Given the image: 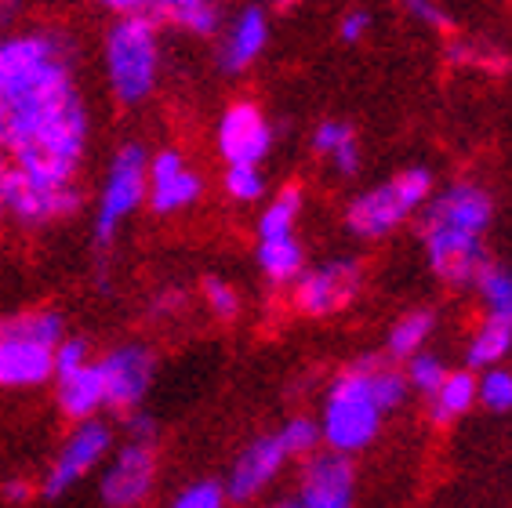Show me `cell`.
Wrapping results in <instances>:
<instances>
[{
	"label": "cell",
	"instance_id": "cell-15",
	"mask_svg": "<svg viewBox=\"0 0 512 508\" xmlns=\"http://www.w3.org/2000/svg\"><path fill=\"white\" fill-rule=\"evenodd\" d=\"M200 175L182 160L178 149H160L157 157L149 160V186L146 200L153 204L157 215H175V211H186L200 200Z\"/></svg>",
	"mask_w": 512,
	"mask_h": 508
},
{
	"label": "cell",
	"instance_id": "cell-18",
	"mask_svg": "<svg viewBox=\"0 0 512 508\" xmlns=\"http://www.w3.org/2000/svg\"><path fill=\"white\" fill-rule=\"evenodd\" d=\"M266 40H269L266 11L244 8L237 15V22L229 26V37H226V44H222V66H226L229 73L247 69L262 51H266Z\"/></svg>",
	"mask_w": 512,
	"mask_h": 508
},
{
	"label": "cell",
	"instance_id": "cell-34",
	"mask_svg": "<svg viewBox=\"0 0 512 508\" xmlns=\"http://www.w3.org/2000/svg\"><path fill=\"white\" fill-rule=\"evenodd\" d=\"M80 363H88V345L80 342V338H66L62 334V342L55 345V374L77 371Z\"/></svg>",
	"mask_w": 512,
	"mask_h": 508
},
{
	"label": "cell",
	"instance_id": "cell-39",
	"mask_svg": "<svg viewBox=\"0 0 512 508\" xmlns=\"http://www.w3.org/2000/svg\"><path fill=\"white\" fill-rule=\"evenodd\" d=\"M102 8L117 11V15H128V11H149L153 0H99Z\"/></svg>",
	"mask_w": 512,
	"mask_h": 508
},
{
	"label": "cell",
	"instance_id": "cell-20",
	"mask_svg": "<svg viewBox=\"0 0 512 508\" xmlns=\"http://www.w3.org/2000/svg\"><path fill=\"white\" fill-rule=\"evenodd\" d=\"M149 15L175 22V26L197 33V37H211L218 30V0H153Z\"/></svg>",
	"mask_w": 512,
	"mask_h": 508
},
{
	"label": "cell",
	"instance_id": "cell-16",
	"mask_svg": "<svg viewBox=\"0 0 512 508\" xmlns=\"http://www.w3.org/2000/svg\"><path fill=\"white\" fill-rule=\"evenodd\" d=\"M287 461V450L280 443V436H258L255 443H247V450L233 461V472H229V487L226 498L233 501H251L258 498L262 490L280 476Z\"/></svg>",
	"mask_w": 512,
	"mask_h": 508
},
{
	"label": "cell",
	"instance_id": "cell-29",
	"mask_svg": "<svg viewBox=\"0 0 512 508\" xmlns=\"http://www.w3.org/2000/svg\"><path fill=\"white\" fill-rule=\"evenodd\" d=\"M276 436L284 443L287 458H298V454H313V447L320 443V425H313L309 418H291Z\"/></svg>",
	"mask_w": 512,
	"mask_h": 508
},
{
	"label": "cell",
	"instance_id": "cell-7",
	"mask_svg": "<svg viewBox=\"0 0 512 508\" xmlns=\"http://www.w3.org/2000/svg\"><path fill=\"white\" fill-rule=\"evenodd\" d=\"M146 186H149V157L146 149L131 142V146H120L113 164L106 171V182H102V196H99V211H95V244L109 247L117 240L120 225L128 222L138 211V204L146 200Z\"/></svg>",
	"mask_w": 512,
	"mask_h": 508
},
{
	"label": "cell",
	"instance_id": "cell-9",
	"mask_svg": "<svg viewBox=\"0 0 512 508\" xmlns=\"http://www.w3.org/2000/svg\"><path fill=\"white\" fill-rule=\"evenodd\" d=\"M109 443H113V436H109V429L102 421L95 418L77 421V429L66 436V443H62L55 461H51L48 476H44V498H62L77 483H84L106 461Z\"/></svg>",
	"mask_w": 512,
	"mask_h": 508
},
{
	"label": "cell",
	"instance_id": "cell-13",
	"mask_svg": "<svg viewBox=\"0 0 512 508\" xmlns=\"http://www.w3.org/2000/svg\"><path fill=\"white\" fill-rule=\"evenodd\" d=\"M273 146V127L251 102L229 106L218 120V153L226 164H262Z\"/></svg>",
	"mask_w": 512,
	"mask_h": 508
},
{
	"label": "cell",
	"instance_id": "cell-27",
	"mask_svg": "<svg viewBox=\"0 0 512 508\" xmlns=\"http://www.w3.org/2000/svg\"><path fill=\"white\" fill-rule=\"evenodd\" d=\"M226 193L240 204H251L266 193V178L258 171V164H229L226 171Z\"/></svg>",
	"mask_w": 512,
	"mask_h": 508
},
{
	"label": "cell",
	"instance_id": "cell-3",
	"mask_svg": "<svg viewBox=\"0 0 512 508\" xmlns=\"http://www.w3.org/2000/svg\"><path fill=\"white\" fill-rule=\"evenodd\" d=\"M404 389L407 381L378 360L353 363L327 392L320 440H327V447L342 454L364 450L382 429V414L404 400Z\"/></svg>",
	"mask_w": 512,
	"mask_h": 508
},
{
	"label": "cell",
	"instance_id": "cell-17",
	"mask_svg": "<svg viewBox=\"0 0 512 508\" xmlns=\"http://www.w3.org/2000/svg\"><path fill=\"white\" fill-rule=\"evenodd\" d=\"M59 378V411L69 421L95 418L99 407H106V392H102L99 363H80L77 371L55 374Z\"/></svg>",
	"mask_w": 512,
	"mask_h": 508
},
{
	"label": "cell",
	"instance_id": "cell-4",
	"mask_svg": "<svg viewBox=\"0 0 512 508\" xmlns=\"http://www.w3.org/2000/svg\"><path fill=\"white\" fill-rule=\"evenodd\" d=\"M160 77L157 19L149 11H128L106 37V80L124 106L146 102Z\"/></svg>",
	"mask_w": 512,
	"mask_h": 508
},
{
	"label": "cell",
	"instance_id": "cell-31",
	"mask_svg": "<svg viewBox=\"0 0 512 508\" xmlns=\"http://www.w3.org/2000/svg\"><path fill=\"white\" fill-rule=\"evenodd\" d=\"M204 302L218 320H237L240 313V294L226 280H218V276H207L204 280Z\"/></svg>",
	"mask_w": 512,
	"mask_h": 508
},
{
	"label": "cell",
	"instance_id": "cell-24",
	"mask_svg": "<svg viewBox=\"0 0 512 508\" xmlns=\"http://www.w3.org/2000/svg\"><path fill=\"white\" fill-rule=\"evenodd\" d=\"M298 211H302V189L287 186L269 200V207L258 218V236H284L295 233Z\"/></svg>",
	"mask_w": 512,
	"mask_h": 508
},
{
	"label": "cell",
	"instance_id": "cell-41",
	"mask_svg": "<svg viewBox=\"0 0 512 508\" xmlns=\"http://www.w3.org/2000/svg\"><path fill=\"white\" fill-rule=\"evenodd\" d=\"M15 11H19V0H0V30L15 19Z\"/></svg>",
	"mask_w": 512,
	"mask_h": 508
},
{
	"label": "cell",
	"instance_id": "cell-1",
	"mask_svg": "<svg viewBox=\"0 0 512 508\" xmlns=\"http://www.w3.org/2000/svg\"><path fill=\"white\" fill-rule=\"evenodd\" d=\"M0 146L11 167L73 178L88 149V106L80 98L66 40L15 33L0 40Z\"/></svg>",
	"mask_w": 512,
	"mask_h": 508
},
{
	"label": "cell",
	"instance_id": "cell-26",
	"mask_svg": "<svg viewBox=\"0 0 512 508\" xmlns=\"http://www.w3.org/2000/svg\"><path fill=\"white\" fill-rule=\"evenodd\" d=\"M429 331H433V313H407L389 334V356H396V360L414 356L425 345Z\"/></svg>",
	"mask_w": 512,
	"mask_h": 508
},
{
	"label": "cell",
	"instance_id": "cell-36",
	"mask_svg": "<svg viewBox=\"0 0 512 508\" xmlns=\"http://www.w3.org/2000/svg\"><path fill=\"white\" fill-rule=\"evenodd\" d=\"M411 8H414V15H418V19L429 22V26H436V30H451V19H447L436 4H429V0H411Z\"/></svg>",
	"mask_w": 512,
	"mask_h": 508
},
{
	"label": "cell",
	"instance_id": "cell-6",
	"mask_svg": "<svg viewBox=\"0 0 512 508\" xmlns=\"http://www.w3.org/2000/svg\"><path fill=\"white\" fill-rule=\"evenodd\" d=\"M429 189H433V175L425 167H411L404 175H396L393 182L356 196L353 204H349L345 222H349V229L356 236L378 240V236L393 233L400 222H407L429 200Z\"/></svg>",
	"mask_w": 512,
	"mask_h": 508
},
{
	"label": "cell",
	"instance_id": "cell-35",
	"mask_svg": "<svg viewBox=\"0 0 512 508\" xmlns=\"http://www.w3.org/2000/svg\"><path fill=\"white\" fill-rule=\"evenodd\" d=\"M371 30V15L367 11H349L342 19V26H338V33H342L345 44H356V40H364V33Z\"/></svg>",
	"mask_w": 512,
	"mask_h": 508
},
{
	"label": "cell",
	"instance_id": "cell-12",
	"mask_svg": "<svg viewBox=\"0 0 512 508\" xmlns=\"http://www.w3.org/2000/svg\"><path fill=\"white\" fill-rule=\"evenodd\" d=\"M360 291V265L327 262L295 276V309L306 316H335Z\"/></svg>",
	"mask_w": 512,
	"mask_h": 508
},
{
	"label": "cell",
	"instance_id": "cell-8",
	"mask_svg": "<svg viewBox=\"0 0 512 508\" xmlns=\"http://www.w3.org/2000/svg\"><path fill=\"white\" fill-rule=\"evenodd\" d=\"M80 211V189L73 178L33 175L11 167L8 178V215L26 229H44Z\"/></svg>",
	"mask_w": 512,
	"mask_h": 508
},
{
	"label": "cell",
	"instance_id": "cell-11",
	"mask_svg": "<svg viewBox=\"0 0 512 508\" xmlns=\"http://www.w3.org/2000/svg\"><path fill=\"white\" fill-rule=\"evenodd\" d=\"M153 371H157V360L146 345H120V349L109 352L106 360H99L106 407L135 411L138 403L146 400L149 385H153Z\"/></svg>",
	"mask_w": 512,
	"mask_h": 508
},
{
	"label": "cell",
	"instance_id": "cell-21",
	"mask_svg": "<svg viewBox=\"0 0 512 508\" xmlns=\"http://www.w3.org/2000/svg\"><path fill=\"white\" fill-rule=\"evenodd\" d=\"M313 149L335 160V167L342 175H356L360 171V146H356L353 127L342 124V120H324V124L316 127Z\"/></svg>",
	"mask_w": 512,
	"mask_h": 508
},
{
	"label": "cell",
	"instance_id": "cell-23",
	"mask_svg": "<svg viewBox=\"0 0 512 508\" xmlns=\"http://www.w3.org/2000/svg\"><path fill=\"white\" fill-rule=\"evenodd\" d=\"M509 349H512V323L491 316L480 327V334L473 338V345H469V367H491L502 356H509Z\"/></svg>",
	"mask_w": 512,
	"mask_h": 508
},
{
	"label": "cell",
	"instance_id": "cell-37",
	"mask_svg": "<svg viewBox=\"0 0 512 508\" xmlns=\"http://www.w3.org/2000/svg\"><path fill=\"white\" fill-rule=\"evenodd\" d=\"M4 498H8L11 505H26V501L33 498V487L22 483V479H11V483H4Z\"/></svg>",
	"mask_w": 512,
	"mask_h": 508
},
{
	"label": "cell",
	"instance_id": "cell-38",
	"mask_svg": "<svg viewBox=\"0 0 512 508\" xmlns=\"http://www.w3.org/2000/svg\"><path fill=\"white\" fill-rule=\"evenodd\" d=\"M128 429H131V440H146V443H153V421L149 418H142V414H131V421H128Z\"/></svg>",
	"mask_w": 512,
	"mask_h": 508
},
{
	"label": "cell",
	"instance_id": "cell-32",
	"mask_svg": "<svg viewBox=\"0 0 512 508\" xmlns=\"http://www.w3.org/2000/svg\"><path fill=\"white\" fill-rule=\"evenodd\" d=\"M447 59H451L454 66H476V69L509 66L505 55H498V51H480V48H473V44H465V40H451V44H447Z\"/></svg>",
	"mask_w": 512,
	"mask_h": 508
},
{
	"label": "cell",
	"instance_id": "cell-14",
	"mask_svg": "<svg viewBox=\"0 0 512 508\" xmlns=\"http://www.w3.org/2000/svg\"><path fill=\"white\" fill-rule=\"evenodd\" d=\"M356 476L349 465V454L331 450V454H316L306 465V476L298 483V494L291 505L298 508H349L353 505Z\"/></svg>",
	"mask_w": 512,
	"mask_h": 508
},
{
	"label": "cell",
	"instance_id": "cell-40",
	"mask_svg": "<svg viewBox=\"0 0 512 508\" xmlns=\"http://www.w3.org/2000/svg\"><path fill=\"white\" fill-rule=\"evenodd\" d=\"M8 178H11V164L0 157V222L8 218Z\"/></svg>",
	"mask_w": 512,
	"mask_h": 508
},
{
	"label": "cell",
	"instance_id": "cell-10",
	"mask_svg": "<svg viewBox=\"0 0 512 508\" xmlns=\"http://www.w3.org/2000/svg\"><path fill=\"white\" fill-rule=\"evenodd\" d=\"M157 483V454L146 440H128L109 458L106 472L99 479L102 505L109 508H135L153 494Z\"/></svg>",
	"mask_w": 512,
	"mask_h": 508
},
{
	"label": "cell",
	"instance_id": "cell-28",
	"mask_svg": "<svg viewBox=\"0 0 512 508\" xmlns=\"http://www.w3.org/2000/svg\"><path fill=\"white\" fill-rule=\"evenodd\" d=\"M476 400H480L487 411H512V374L487 371L476 381Z\"/></svg>",
	"mask_w": 512,
	"mask_h": 508
},
{
	"label": "cell",
	"instance_id": "cell-33",
	"mask_svg": "<svg viewBox=\"0 0 512 508\" xmlns=\"http://www.w3.org/2000/svg\"><path fill=\"white\" fill-rule=\"evenodd\" d=\"M447 378V367L436 356H418L414 352L411 356V374H407V385H414L418 392H425V396H433L436 385Z\"/></svg>",
	"mask_w": 512,
	"mask_h": 508
},
{
	"label": "cell",
	"instance_id": "cell-5",
	"mask_svg": "<svg viewBox=\"0 0 512 508\" xmlns=\"http://www.w3.org/2000/svg\"><path fill=\"white\" fill-rule=\"evenodd\" d=\"M62 334V316L44 309L0 320V389H30L55 378V345Z\"/></svg>",
	"mask_w": 512,
	"mask_h": 508
},
{
	"label": "cell",
	"instance_id": "cell-19",
	"mask_svg": "<svg viewBox=\"0 0 512 508\" xmlns=\"http://www.w3.org/2000/svg\"><path fill=\"white\" fill-rule=\"evenodd\" d=\"M258 265H262V273H266L273 284H291V280L302 273L306 254H302V244L295 240V233L258 236Z\"/></svg>",
	"mask_w": 512,
	"mask_h": 508
},
{
	"label": "cell",
	"instance_id": "cell-30",
	"mask_svg": "<svg viewBox=\"0 0 512 508\" xmlns=\"http://www.w3.org/2000/svg\"><path fill=\"white\" fill-rule=\"evenodd\" d=\"M175 508H222L226 505V487L215 483V479H197V483H189L186 490H178Z\"/></svg>",
	"mask_w": 512,
	"mask_h": 508
},
{
	"label": "cell",
	"instance_id": "cell-2",
	"mask_svg": "<svg viewBox=\"0 0 512 508\" xmlns=\"http://www.w3.org/2000/svg\"><path fill=\"white\" fill-rule=\"evenodd\" d=\"M487 225H491V196L469 182L447 189L429 204L422 215V240L429 265L440 280L454 287L473 284L476 273L487 265V251L480 244Z\"/></svg>",
	"mask_w": 512,
	"mask_h": 508
},
{
	"label": "cell",
	"instance_id": "cell-42",
	"mask_svg": "<svg viewBox=\"0 0 512 508\" xmlns=\"http://www.w3.org/2000/svg\"><path fill=\"white\" fill-rule=\"evenodd\" d=\"M276 4H295V0H276Z\"/></svg>",
	"mask_w": 512,
	"mask_h": 508
},
{
	"label": "cell",
	"instance_id": "cell-22",
	"mask_svg": "<svg viewBox=\"0 0 512 508\" xmlns=\"http://www.w3.org/2000/svg\"><path fill=\"white\" fill-rule=\"evenodd\" d=\"M476 403V378L469 371L447 374L433 392V418L436 421H454L462 418Z\"/></svg>",
	"mask_w": 512,
	"mask_h": 508
},
{
	"label": "cell",
	"instance_id": "cell-25",
	"mask_svg": "<svg viewBox=\"0 0 512 508\" xmlns=\"http://www.w3.org/2000/svg\"><path fill=\"white\" fill-rule=\"evenodd\" d=\"M473 284H476V291H480L483 305L491 309V316L512 323V276L505 273V269H498V265L487 262L480 273H476Z\"/></svg>",
	"mask_w": 512,
	"mask_h": 508
}]
</instances>
